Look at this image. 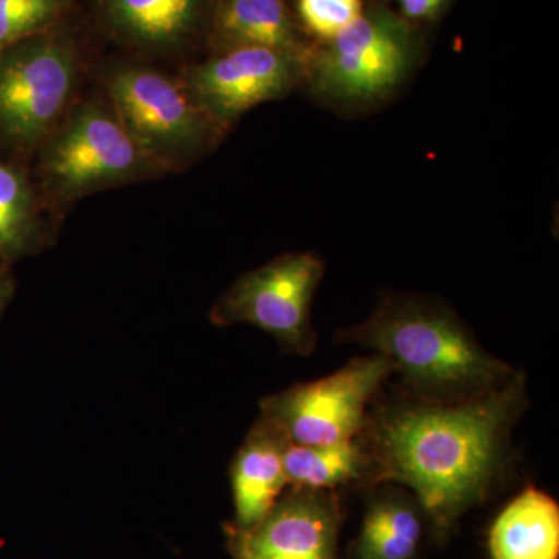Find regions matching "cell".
I'll return each mask as SVG.
<instances>
[{
  "mask_svg": "<svg viewBox=\"0 0 559 559\" xmlns=\"http://www.w3.org/2000/svg\"><path fill=\"white\" fill-rule=\"evenodd\" d=\"M525 406V380L514 373L479 399L384 407L359 436L369 454L367 477L409 488L437 535H447L498 480Z\"/></svg>",
  "mask_w": 559,
  "mask_h": 559,
  "instance_id": "1",
  "label": "cell"
},
{
  "mask_svg": "<svg viewBox=\"0 0 559 559\" xmlns=\"http://www.w3.org/2000/svg\"><path fill=\"white\" fill-rule=\"evenodd\" d=\"M337 340L384 355L417 400L429 403L479 399L514 374L454 312L428 300H384L366 322L342 330Z\"/></svg>",
  "mask_w": 559,
  "mask_h": 559,
  "instance_id": "2",
  "label": "cell"
},
{
  "mask_svg": "<svg viewBox=\"0 0 559 559\" xmlns=\"http://www.w3.org/2000/svg\"><path fill=\"white\" fill-rule=\"evenodd\" d=\"M40 173L62 201L164 173L140 148L109 102H87L43 143Z\"/></svg>",
  "mask_w": 559,
  "mask_h": 559,
  "instance_id": "3",
  "label": "cell"
},
{
  "mask_svg": "<svg viewBox=\"0 0 559 559\" xmlns=\"http://www.w3.org/2000/svg\"><path fill=\"white\" fill-rule=\"evenodd\" d=\"M109 105L140 148L162 171L200 156L221 127L183 83L145 66H119L106 76Z\"/></svg>",
  "mask_w": 559,
  "mask_h": 559,
  "instance_id": "4",
  "label": "cell"
},
{
  "mask_svg": "<svg viewBox=\"0 0 559 559\" xmlns=\"http://www.w3.org/2000/svg\"><path fill=\"white\" fill-rule=\"evenodd\" d=\"M79 76L75 46L44 32L0 49V139L43 145L64 119Z\"/></svg>",
  "mask_w": 559,
  "mask_h": 559,
  "instance_id": "5",
  "label": "cell"
},
{
  "mask_svg": "<svg viewBox=\"0 0 559 559\" xmlns=\"http://www.w3.org/2000/svg\"><path fill=\"white\" fill-rule=\"evenodd\" d=\"M392 373L395 364L380 353L352 359L322 380L267 396L261 401V417L290 443L323 447L356 440L369 425L367 404Z\"/></svg>",
  "mask_w": 559,
  "mask_h": 559,
  "instance_id": "6",
  "label": "cell"
},
{
  "mask_svg": "<svg viewBox=\"0 0 559 559\" xmlns=\"http://www.w3.org/2000/svg\"><path fill=\"white\" fill-rule=\"evenodd\" d=\"M323 274V261L312 253L278 257L234 283L213 308V323H248L266 331L286 352L311 355L318 340L311 301Z\"/></svg>",
  "mask_w": 559,
  "mask_h": 559,
  "instance_id": "7",
  "label": "cell"
},
{
  "mask_svg": "<svg viewBox=\"0 0 559 559\" xmlns=\"http://www.w3.org/2000/svg\"><path fill=\"white\" fill-rule=\"evenodd\" d=\"M412 61L414 47L403 22L385 13L362 14L312 61L311 84L331 100H377L399 86Z\"/></svg>",
  "mask_w": 559,
  "mask_h": 559,
  "instance_id": "8",
  "label": "cell"
},
{
  "mask_svg": "<svg viewBox=\"0 0 559 559\" xmlns=\"http://www.w3.org/2000/svg\"><path fill=\"white\" fill-rule=\"evenodd\" d=\"M300 58L263 47H235L190 70L183 86L218 127H226L261 103L293 90Z\"/></svg>",
  "mask_w": 559,
  "mask_h": 559,
  "instance_id": "9",
  "label": "cell"
},
{
  "mask_svg": "<svg viewBox=\"0 0 559 559\" xmlns=\"http://www.w3.org/2000/svg\"><path fill=\"white\" fill-rule=\"evenodd\" d=\"M342 509L333 489L289 487L249 530L229 528L235 559H337Z\"/></svg>",
  "mask_w": 559,
  "mask_h": 559,
  "instance_id": "10",
  "label": "cell"
},
{
  "mask_svg": "<svg viewBox=\"0 0 559 559\" xmlns=\"http://www.w3.org/2000/svg\"><path fill=\"white\" fill-rule=\"evenodd\" d=\"M288 437L266 418L250 429L231 463L235 524L231 528L249 530L259 524L282 498L286 480L283 454Z\"/></svg>",
  "mask_w": 559,
  "mask_h": 559,
  "instance_id": "11",
  "label": "cell"
},
{
  "mask_svg": "<svg viewBox=\"0 0 559 559\" xmlns=\"http://www.w3.org/2000/svg\"><path fill=\"white\" fill-rule=\"evenodd\" d=\"M488 546L492 559H558L557 500L540 489L525 488L492 522Z\"/></svg>",
  "mask_w": 559,
  "mask_h": 559,
  "instance_id": "12",
  "label": "cell"
},
{
  "mask_svg": "<svg viewBox=\"0 0 559 559\" xmlns=\"http://www.w3.org/2000/svg\"><path fill=\"white\" fill-rule=\"evenodd\" d=\"M425 513L417 499L400 488L371 496L358 539L348 559H414L423 539Z\"/></svg>",
  "mask_w": 559,
  "mask_h": 559,
  "instance_id": "13",
  "label": "cell"
},
{
  "mask_svg": "<svg viewBox=\"0 0 559 559\" xmlns=\"http://www.w3.org/2000/svg\"><path fill=\"white\" fill-rule=\"evenodd\" d=\"M215 33L226 50L263 47L300 58L299 36L283 0H219Z\"/></svg>",
  "mask_w": 559,
  "mask_h": 559,
  "instance_id": "14",
  "label": "cell"
},
{
  "mask_svg": "<svg viewBox=\"0 0 559 559\" xmlns=\"http://www.w3.org/2000/svg\"><path fill=\"white\" fill-rule=\"evenodd\" d=\"M110 24L132 43L168 49L189 38L200 0H105Z\"/></svg>",
  "mask_w": 559,
  "mask_h": 559,
  "instance_id": "15",
  "label": "cell"
},
{
  "mask_svg": "<svg viewBox=\"0 0 559 559\" xmlns=\"http://www.w3.org/2000/svg\"><path fill=\"white\" fill-rule=\"evenodd\" d=\"M283 465L288 487L326 491L337 485L367 477L369 454L359 437L345 443L323 447L288 441L283 454Z\"/></svg>",
  "mask_w": 559,
  "mask_h": 559,
  "instance_id": "16",
  "label": "cell"
},
{
  "mask_svg": "<svg viewBox=\"0 0 559 559\" xmlns=\"http://www.w3.org/2000/svg\"><path fill=\"white\" fill-rule=\"evenodd\" d=\"M39 235L35 194L24 173L0 162V260L17 259Z\"/></svg>",
  "mask_w": 559,
  "mask_h": 559,
  "instance_id": "17",
  "label": "cell"
},
{
  "mask_svg": "<svg viewBox=\"0 0 559 559\" xmlns=\"http://www.w3.org/2000/svg\"><path fill=\"white\" fill-rule=\"evenodd\" d=\"M72 0H0V49L49 32Z\"/></svg>",
  "mask_w": 559,
  "mask_h": 559,
  "instance_id": "18",
  "label": "cell"
},
{
  "mask_svg": "<svg viewBox=\"0 0 559 559\" xmlns=\"http://www.w3.org/2000/svg\"><path fill=\"white\" fill-rule=\"evenodd\" d=\"M299 14L314 35L331 40L362 16V0H299Z\"/></svg>",
  "mask_w": 559,
  "mask_h": 559,
  "instance_id": "19",
  "label": "cell"
},
{
  "mask_svg": "<svg viewBox=\"0 0 559 559\" xmlns=\"http://www.w3.org/2000/svg\"><path fill=\"white\" fill-rule=\"evenodd\" d=\"M401 10L412 20L429 16L433 11L439 10L443 0H399Z\"/></svg>",
  "mask_w": 559,
  "mask_h": 559,
  "instance_id": "20",
  "label": "cell"
},
{
  "mask_svg": "<svg viewBox=\"0 0 559 559\" xmlns=\"http://www.w3.org/2000/svg\"><path fill=\"white\" fill-rule=\"evenodd\" d=\"M2 261V260H0ZM11 296V282L9 274L3 270L2 263H0V312L5 308L7 301Z\"/></svg>",
  "mask_w": 559,
  "mask_h": 559,
  "instance_id": "21",
  "label": "cell"
}]
</instances>
